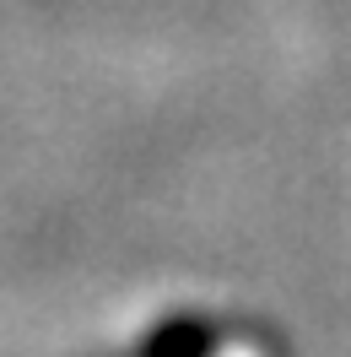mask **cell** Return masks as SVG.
<instances>
[{
  "label": "cell",
  "instance_id": "6da1fadb",
  "mask_svg": "<svg viewBox=\"0 0 351 357\" xmlns=\"http://www.w3.org/2000/svg\"><path fill=\"white\" fill-rule=\"evenodd\" d=\"M217 325L200 314H168L141 335L135 357H217Z\"/></svg>",
  "mask_w": 351,
  "mask_h": 357
}]
</instances>
